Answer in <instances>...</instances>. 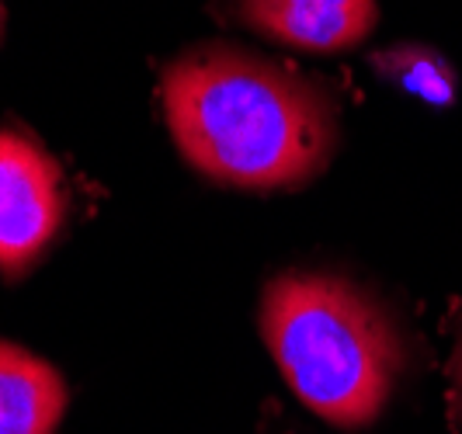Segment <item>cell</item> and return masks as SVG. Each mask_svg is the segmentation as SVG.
Masks as SVG:
<instances>
[{
	"label": "cell",
	"instance_id": "52a82bcc",
	"mask_svg": "<svg viewBox=\"0 0 462 434\" xmlns=\"http://www.w3.org/2000/svg\"><path fill=\"white\" fill-rule=\"evenodd\" d=\"M448 379H452V411L462 428V327L452 344V358H448Z\"/></svg>",
	"mask_w": 462,
	"mask_h": 434
},
{
	"label": "cell",
	"instance_id": "277c9868",
	"mask_svg": "<svg viewBox=\"0 0 462 434\" xmlns=\"http://www.w3.org/2000/svg\"><path fill=\"white\" fill-rule=\"evenodd\" d=\"M240 22L306 52H347L379 24L375 0H236Z\"/></svg>",
	"mask_w": 462,
	"mask_h": 434
},
{
	"label": "cell",
	"instance_id": "5b68a950",
	"mask_svg": "<svg viewBox=\"0 0 462 434\" xmlns=\"http://www.w3.org/2000/svg\"><path fill=\"white\" fill-rule=\"evenodd\" d=\"M63 411V375L39 355L0 341V434H52Z\"/></svg>",
	"mask_w": 462,
	"mask_h": 434
},
{
	"label": "cell",
	"instance_id": "7a4b0ae2",
	"mask_svg": "<svg viewBox=\"0 0 462 434\" xmlns=\"http://www.w3.org/2000/svg\"><path fill=\"white\" fill-rule=\"evenodd\" d=\"M261 337L292 392L337 428L372 424L403 372L396 323L345 274L272 278L261 296Z\"/></svg>",
	"mask_w": 462,
	"mask_h": 434
},
{
	"label": "cell",
	"instance_id": "8992f818",
	"mask_svg": "<svg viewBox=\"0 0 462 434\" xmlns=\"http://www.w3.org/2000/svg\"><path fill=\"white\" fill-rule=\"evenodd\" d=\"M372 67L383 80H390L400 91L414 94L428 105L441 108V105H452V97H456V69L431 46L400 42V46L383 49L372 60Z\"/></svg>",
	"mask_w": 462,
	"mask_h": 434
},
{
	"label": "cell",
	"instance_id": "3957f363",
	"mask_svg": "<svg viewBox=\"0 0 462 434\" xmlns=\"http://www.w3.org/2000/svg\"><path fill=\"white\" fill-rule=\"evenodd\" d=\"M63 223L60 167L35 139L0 129V272H28Z\"/></svg>",
	"mask_w": 462,
	"mask_h": 434
},
{
	"label": "cell",
	"instance_id": "6da1fadb",
	"mask_svg": "<svg viewBox=\"0 0 462 434\" xmlns=\"http://www.w3.org/2000/svg\"><path fill=\"white\" fill-rule=\"evenodd\" d=\"M163 118L181 157L244 191L302 188L337 146V118L317 84L236 46H195L161 80Z\"/></svg>",
	"mask_w": 462,
	"mask_h": 434
},
{
	"label": "cell",
	"instance_id": "ba28073f",
	"mask_svg": "<svg viewBox=\"0 0 462 434\" xmlns=\"http://www.w3.org/2000/svg\"><path fill=\"white\" fill-rule=\"evenodd\" d=\"M0 35H4V0H0Z\"/></svg>",
	"mask_w": 462,
	"mask_h": 434
}]
</instances>
